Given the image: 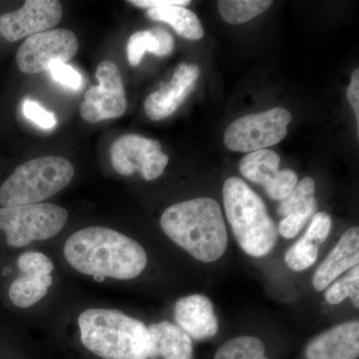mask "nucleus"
Masks as SVG:
<instances>
[{"label":"nucleus","instance_id":"nucleus-15","mask_svg":"<svg viewBox=\"0 0 359 359\" xmlns=\"http://www.w3.org/2000/svg\"><path fill=\"white\" fill-rule=\"evenodd\" d=\"M177 325L191 339L204 340L215 337L219 330L218 318L210 299L203 294L182 297L175 306Z\"/></svg>","mask_w":359,"mask_h":359},{"label":"nucleus","instance_id":"nucleus-30","mask_svg":"<svg viewBox=\"0 0 359 359\" xmlns=\"http://www.w3.org/2000/svg\"><path fill=\"white\" fill-rule=\"evenodd\" d=\"M309 219L299 215H290L285 217L278 224V233L285 238H292L299 235V231L308 223Z\"/></svg>","mask_w":359,"mask_h":359},{"label":"nucleus","instance_id":"nucleus-18","mask_svg":"<svg viewBox=\"0 0 359 359\" xmlns=\"http://www.w3.org/2000/svg\"><path fill=\"white\" fill-rule=\"evenodd\" d=\"M173 49V36L167 30L156 27L132 34L127 45V55L130 65L137 66L140 65L145 52L163 57L169 55Z\"/></svg>","mask_w":359,"mask_h":359},{"label":"nucleus","instance_id":"nucleus-14","mask_svg":"<svg viewBox=\"0 0 359 359\" xmlns=\"http://www.w3.org/2000/svg\"><path fill=\"white\" fill-rule=\"evenodd\" d=\"M359 355L358 320L341 323L309 341L306 359H358Z\"/></svg>","mask_w":359,"mask_h":359},{"label":"nucleus","instance_id":"nucleus-16","mask_svg":"<svg viewBox=\"0 0 359 359\" xmlns=\"http://www.w3.org/2000/svg\"><path fill=\"white\" fill-rule=\"evenodd\" d=\"M359 229L353 226L340 238L332 252L316 269L313 276L314 289L321 292L347 269L358 266Z\"/></svg>","mask_w":359,"mask_h":359},{"label":"nucleus","instance_id":"nucleus-13","mask_svg":"<svg viewBox=\"0 0 359 359\" xmlns=\"http://www.w3.org/2000/svg\"><path fill=\"white\" fill-rule=\"evenodd\" d=\"M200 76L199 66L182 63L175 70L170 83L147 97L144 103L146 113L154 121H160L175 113L195 89Z\"/></svg>","mask_w":359,"mask_h":359},{"label":"nucleus","instance_id":"nucleus-11","mask_svg":"<svg viewBox=\"0 0 359 359\" xmlns=\"http://www.w3.org/2000/svg\"><path fill=\"white\" fill-rule=\"evenodd\" d=\"M62 18V6L56 0H27L13 13L0 16V35L9 42L51 30Z\"/></svg>","mask_w":359,"mask_h":359},{"label":"nucleus","instance_id":"nucleus-21","mask_svg":"<svg viewBox=\"0 0 359 359\" xmlns=\"http://www.w3.org/2000/svg\"><path fill=\"white\" fill-rule=\"evenodd\" d=\"M314 191L316 183L309 177L297 182L292 192L280 201L278 209V215L283 218L290 215H299L311 219L318 209Z\"/></svg>","mask_w":359,"mask_h":359},{"label":"nucleus","instance_id":"nucleus-5","mask_svg":"<svg viewBox=\"0 0 359 359\" xmlns=\"http://www.w3.org/2000/svg\"><path fill=\"white\" fill-rule=\"evenodd\" d=\"M74 168L65 158L45 156L16 168L0 188L2 207L39 204L69 185Z\"/></svg>","mask_w":359,"mask_h":359},{"label":"nucleus","instance_id":"nucleus-24","mask_svg":"<svg viewBox=\"0 0 359 359\" xmlns=\"http://www.w3.org/2000/svg\"><path fill=\"white\" fill-rule=\"evenodd\" d=\"M325 301L330 304H341L351 297L353 306L359 308V268L354 266L344 278L330 285L325 294Z\"/></svg>","mask_w":359,"mask_h":359},{"label":"nucleus","instance_id":"nucleus-7","mask_svg":"<svg viewBox=\"0 0 359 359\" xmlns=\"http://www.w3.org/2000/svg\"><path fill=\"white\" fill-rule=\"evenodd\" d=\"M292 114L278 107L243 116L231 123L224 133V144L233 152H255L280 143L287 136Z\"/></svg>","mask_w":359,"mask_h":359},{"label":"nucleus","instance_id":"nucleus-4","mask_svg":"<svg viewBox=\"0 0 359 359\" xmlns=\"http://www.w3.org/2000/svg\"><path fill=\"white\" fill-rule=\"evenodd\" d=\"M223 198L226 218L243 250L256 257L269 254L278 230L262 198L238 177L224 182Z\"/></svg>","mask_w":359,"mask_h":359},{"label":"nucleus","instance_id":"nucleus-27","mask_svg":"<svg viewBox=\"0 0 359 359\" xmlns=\"http://www.w3.org/2000/svg\"><path fill=\"white\" fill-rule=\"evenodd\" d=\"M48 71L50 72L52 78L63 86L75 90V91L83 88V85H82L83 80H82L81 74L72 66L55 61L49 66Z\"/></svg>","mask_w":359,"mask_h":359},{"label":"nucleus","instance_id":"nucleus-12","mask_svg":"<svg viewBox=\"0 0 359 359\" xmlns=\"http://www.w3.org/2000/svg\"><path fill=\"white\" fill-rule=\"evenodd\" d=\"M280 158L273 151L264 149L245 155L240 162L241 173L252 183L259 184L273 200L282 201L299 182L292 170L280 171Z\"/></svg>","mask_w":359,"mask_h":359},{"label":"nucleus","instance_id":"nucleus-10","mask_svg":"<svg viewBox=\"0 0 359 359\" xmlns=\"http://www.w3.org/2000/svg\"><path fill=\"white\" fill-rule=\"evenodd\" d=\"M96 76L99 85L85 93L80 114L89 123L120 117L126 111L127 100L119 68L112 61H103Z\"/></svg>","mask_w":359,"mask_h":359},{"label":"nucleus","instance_id":"nucleus-9","mask_svg":"<svg viewBox=\"0 0 359 359\" xmlns=\"http://www.w3.org/2000/svg\"><path fill=\"white\" fill-rule=\"evenodd\" d=\"M110 153L111 163L117 173L130 176L139 171L147 181L164 173L169 162L159 142L136 134L120 137L113 143Z\"/></svg>","mask_w":359,"mask_h":359},{"label":"nucleus","instance_id":"nucleus-2","mask_svg":"<svg viewBox=\"0 0 359 359\" xmlns=\"http://www.w3.org/2000/svg\"><path fill=\"white\" fill-rule=\"evenodd\" d=\"M160 223L168 237L198 261H218L228 247L223 214L212 198L172 205L163 212Z\"/></svg>","mask_w":359,"mask_h":359},{"label":"nucleus","instance_id":"nucleus-23","mask_svg":"<svg viewBox=\"0 0 359 359\" xmlns=\"http://www.w3.org/2000/svg\"><path fill=\"white\" fill-rule=\"evenodd\" d=\"M266 346L254 337H240L229 340L219 347L215 359H269L264 356Z\"/></svg>","mask_w":359,"mask_h":359},{"label":"nucleus","instance_id":"nucleus-25","mask_svg":"<svg viewBox=\"0 0 359 359\" xmlns=\"http://www.w3.org/2000/svg\"><path fill=\"white\" fill-rule=\"evenodd\" d=\"M318 247L302 237L285 254V264L294 271H302L313 266L318 259Z\"/></svg>","mask_w":359,"mask_h":359},{"label":"nucleus","instance_id":"nucleus-32","mask_svg":"<svg viewBox=\"0 0 359 359\" xmlns=\"http://www.w3.org/2000/svg\"><path fill=\"white\" fill-rule=\"evenodd\" d=\"M130 4L138 7H145V8H156V7L164 6H183L185 7L190 4V1L187 0H131Z\"/></svg>","mask_w":359,"mask_h":359},{"label":"nucleus","instance_id":"nucleus-29","mask_svg":"<svg viewBox=\"0 0 359 359\" xmlns=\"http://www.w3.org/2000/svg\"><path fill=\"white\" fill-rule=\"evenodd\" d=\"M22 109L25 117L34 122L40 128L52 129L57 123L54 114L45 110L35 101L25 100Z\"/></svg>","mask_w":359,"mask_h":359},{"label":"nucleus","instance_id":"nucleus-28","mask_svg":"<svg viewBox=\"0 0 359 359\" xmlns=\"http://www.w3.org/2000/svg\"><path fill=\"white\" fill-rule=\"evenodd\" d=\"M330 230H332V218L330 215L325 212H316L311 219V223L304 238L311 244L320 247L327 240Z\"/></svg>","mask_w":359,"mask_h":359},{"label":"nucleus","instance_id":"nucleus-17","mask_svg":"<svg viewBox=\"0 0 359 359\" xmlns=\"http://www.w3.org/2000/svg\"><path fill=\"white\" fill-rule=\"evenodd\" d=\"M150 354L154 359H193L194 347L190 335L170 321L154 323L148 327Z\"/></svg>","mask_w":359,"mask_h":359},{"label":"nucleus","instance_id":"nucleus-8","mask_svg":"<svg viewBox=\"0 0 359 359\" xmlns=\"http://www.w3.org/2000/svg\"><path fill=\"white\" fill-rule=\"evenodd\" d=\"M79 43L68 29H51L27 37L16 53L18 68L26 74L48 70L51 63H66L76 55Z\"/></svg>","mask_w":359,"mask_h":359},{"label":"nucleus","instance_id":"nucleus-26","mask_svg":"<svg viewBox=\"0 0 359 359\" xmlns=\"http://www.w3.org/2000/svg\"><path fill=\"white\" fill-rule=\"evenodd\" d=\"M18 266L20 273L34 276H51L54 269L51 259L39 252H26L20 255Z\"/></svg>","mask_w":359,"mask_h":359},{"label":"nucleus","instance_id":"nucleus-19","mask_svg":"<svg viewBox=\"0 0 359 359\" xmlns=\"http://www.w3.org/2000/svg\"><path fill=\"white\" fill-rule=\"evenodd\" d=\"M147 16L152 20L162 21L171 25L184 39L199 40L204 36L202 23L193 11L183 6H164L150 8Z\"/></svg>","mask_w":359,"mask_h":359},{"label":"nucleus","instance_id":"nucleus-20","mask_svg":"<svg viewBox=\"0 0 359 359\" xmlns=\"http://www.w3.org/2000/svg\"><path fill=\"white\" fill-rule=\"evenodd\" d=\"M52 282L51 276H34L20 273L9 287V299L18 308H30L43 299Z\"/></svg>","mask_w":359,"mask_h":359},{"label":"nucleus","instance_id":"nucleus-1","mask_svg":"<svg viewBox=\"0 0 359 359\" xmlns=\"http://www.w3.org/2000/svg\"><path fill=\"white\" fill-rule=\"evenodd\" d=\"M65 257L83 275L124 280L140 276L148 262L139 243L104 226H89L73 233L66 241Z\"/></svg>","mask_w":359,"mask_h":359},{"label":"nucleus","instance_id":"nucleus-3","mask_svg":"<svg viewBox=\"0 0 359 359\" xmlns=\"http://www.w3.org/2000/svg\"><path fill=\"white\" fill-rule=\"evenodd\" d=\"M80 339L103 359H148L150 335L142 321L117 309H89L78 318Z\"/></svg>","mask_w":359,"mask_h":359},{"label":"nucleus","instance_id":"nucleus-31","mask_svg":"<svg viewBox=\"0 0 359 359\" xmlns=\"http://www.w3.org/2000/svg\"><path fill=\"white\" fill-rule=\"evenodd\" d=\"M347 97L349 103L355 114L356 120L359 123V70L355 69L351 75V81L347 89Z\"/></svg>","mask_w":359,"mask_h":359},{"label":"nucleus","instance_id":"nucleus-6","mask_svg":"<svg viewBox=\"0 0 359 359\" xmlns=\"http://www.w3.org/2000/svg\"><path fill=\"white\" fill-rule=\"evenodd\" d=\"M67 219V210L49 203L0 208V230L6 233L7 245L13 248L55 237Z\"/></svg>","mask_w":359,"mask_h":359},{"label":"nucleus","instance_id":"nucleus-22","mask_svg":"<svg viewBox=\"0 0 359 359\" xmlns=\"http://www.w3.org/2000/svg\"><path fill=\"white\" fill-rule=\"evenodd\" d=\"M271 4L268 0H223L219 2V11L226 22L241 25L264 13Z\"/></svg>","mask_w":359,"mask_h":359}]
</instances>
